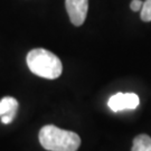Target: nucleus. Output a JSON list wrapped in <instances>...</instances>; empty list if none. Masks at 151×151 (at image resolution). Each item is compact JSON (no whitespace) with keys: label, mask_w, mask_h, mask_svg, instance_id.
Wrapping results in <instances>:
<instances>
[{"label":"nucleus","mask_w":151,"mask_h":151,"mask_svg":"<svg viewBox=\"0 0 151 151\" xmlns=\"http://www.w3.org/2000/svg\"><path fill=\"white\" fill-rule=\"evenodd\" d=\"M39 142L48 151H77L81 146L80 135L73 132L48 124L39 131Z\"/></svg>","instance_id":"1"},{"label":"nucleus","mask_w":151,"mask_h":151,"mask_svg":"<svg viewBox=\"0 0 151 151\" xmlns=\"http://www.w3.org/2000/svg\"><path fill=\"white\" fill-rule=\"evenodd\" d=\"M26 62L32 73L47 80L58 78L63 72L60 60L47 49H32L27 54Z\"/></svg>","instance_id":"2"},{"label":"nucleus","mask_w":151,"mask_h":151,"mask_svg":"<svg viewBox=\"0 0 151 151\" xmlns=\"http://www.w3.org/2000/svg\"><path fill=\"white\" fill-rule=\"evenodd\" d=\"M140 99L135 93H116L109 99L108 105L113 112L134 110L139 106Z\"/></svg>","instance_id":"3"},{"label":"nucleus","mask_w":151,"mask_h":151,"mask_svg":"<svg viewBox=\"0 0 151 151\" xmlns=\"http://www.w3.org/2000/svg\"><path fill=\"white\" fill-rule=\"evenodd\" d=\"M66 10L70 22L74 26L84 24L88 10V0H65Z\"/></svg>","instance_id":"4"},{"label":"nucleus","mask_w":151,"mask_h":151,"mask_svg":"<svg viewBox=\"0 0 151 151\" xmlns=\"http://www.w3.org/2000/svg\"><path fill=\"white\" fill-rule=\"evenodd\" d=\"M18 101L12 96H5L0 100V118L4 124H9L15 119L18 111Z\"/></svg>","instance_id":"5"},{"label":"nucleus","mask_w":151,"mask_h":151,"mask_svg":"<svg viewBox=\"0 0 151 151\" xmlns=\"http://www.w3.org/2000/svg\"><path fill=\"white\" fill-rule=\"evenodd\" d=\"M131 151H151V138L148 134H139L133 139Z\"/></svg>","instance_id":"6"},{"label":"nucleus","mask_w":151,"mask_h":151,"mask_svg":"<svg viewBox=\"0 0 151 151\" xmlns=\"http://www.w3.org/2000/svg\"><path fill=\"white\" fill-rule=\"evenodd\" d=\"M140 17L142 22H151V0H146L141 8Z\"/></svg>","instance_id":"7"},{"label":"nucleus","mask_w":151,"mask_h":151,"mask_svg":"<svg viewBox=\"0 0 151 151\" xmlns=\"http://www.w3.org/2000/svg\"><path fill=\"white\" fill-rule=\"evenodd\" d=\"M142 5H143V1H141V0H132L130 4V8L132 11H140Z\"/></svg>","instance_id":"8"}]
</instances>
